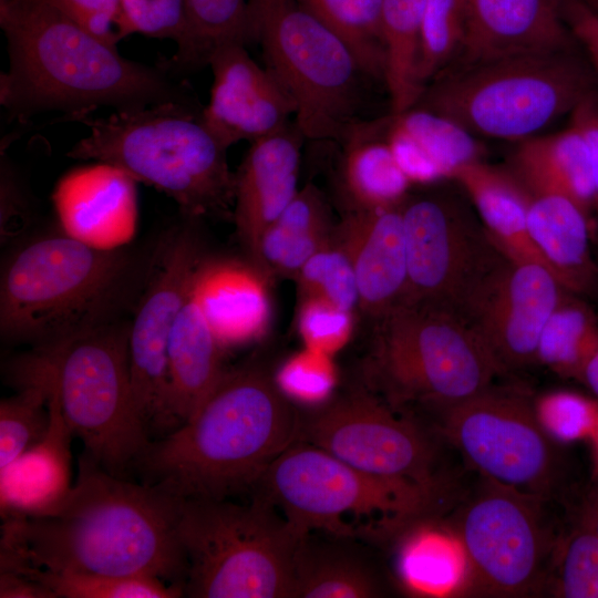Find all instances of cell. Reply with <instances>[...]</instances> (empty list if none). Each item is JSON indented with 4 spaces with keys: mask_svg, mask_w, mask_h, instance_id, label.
Masks as SVG:
<instances>
[{
    "mask_svg": "<svg viewBox=\"0 0 598 598\" xmlns=\"http://www.w3.org/2000/svg\"><path fill=\"white\" fill-rule=\"evenodd\" d=\"M181 501L84 457L71 492L53 513L3 519L0 559L55 571L152 577L184 594Z\"/></svg>",
    "mask_w": 598,
    "mask_h": 598,
    "instance_id": "6da1fadb",
    "label": "cell"
},
{
    "mask_svg": "<svg viewBox=\"0 0 598 598\" xmlns=\"http://www.w3.org/2000/svg\"><path fill=\"white\" fill-rule=\"evenodd\" d=\"M0 25L9 54L0 104L9 120L60 111L78 121L102 106L131 111L198 103L164 63L152 66L122 56L116 45L43 0H7L0 4Z\"/></svg>",
    "mask_w": 598,
    "mask_h": 598,
    "instance_id": "7a4b0ae2",
    "label": "cell"
},
{
    "mask_svg": "<svg viewBox=\"0 0 598 598\" xmlns=\"http://www.w3.org/2000/svg\"><path fill=\"white\" fill-rule=\"evenodd\" d=\"M301 419L257 364L225 370L196 412L151 441L136 470L143 483L181 498H231L254 491L299 439Z\"/></svg>",
    "mask_w": 598,
    "mask_h": 598,
    "instance_id": "3957f363",
    "label": "cell"
},
{
    "mask_svg": "<svg viewBox=\"0 0 598 598\" xmlns=\"http://www.w3.org/2000/svg\"><path fill=\"white\" fill-rule=\"evenodd\" d=\"M199 103L168 102L76 122L89 134L68 156L116 166L173 198L185 217L234 215L236 174L204 125Z\"/></svg>",
    "mask_w": 598,
    "mask_h": 598,
    "instance_id": "277c9868",
    "label": "cell"
},
{
    "mask_svg": "<svg viewBox=\"0 0 598 598\" xmlns=\"http://www.w3.org/2000/svg\"><path fill=\"white\" fill-rule=\"evenodd\" d=\"M131 271L122 247L96 248L65 233L33 240L2 271L1 336L44 350L107 323Z\"/></svg>",
    "mask_w": 598,
    "mask_h": 598,
    "instance_id": "5b68a950",
    "label": "cell"
},
{
    "mask_svg": "<svg viewBox=\"0 0 598 598\" xmlns=\"http://www.w3.org/2000/svg\"><path fill=\"white\" fill-rule=\"evenodd\" d=\"M443 487L377 476L297 441L266 470L255 487L301 533L389 538L431 517Z\"/></svg>",
    "mask_w": 598,
    "mask_h": 598,
    "instance_id": "8992f818",
    "label": "cell"
},
{
    "mask_svg": "<svg viewBox=\"0 0 598 598\" xmlns=\"http://www.w3.org/2000/svg\"><path fill=\"white\" fill-rule=\"evenodd\" d=\"M595 84L592 68L574 49L525 53L442 71L414 106L473 135L522 142L571 113Z\"/></svg>",
    "mask_w": 598,
    "mask_h": 598,
    "instance_id": "52a82bcc",
    "label": "cell"
},
{
    "mask_svg": "<svg viewBox=\"0 0 598 598\" xmlns=\"http://www.w3.org/2000/svg\"><path fill=\"white\" fill-rule=\"evenodd\" d=\"M184 596L293 598L295 557L306 536L265 498H182Z\"/></svg>",
    "mask_w": 598,
    "mask_h": 598,
    "instance_id": "ba28073f",
    "label": "cell"
},
{
    "mask_svg": "<svg viewBox=\"0 0 598 598\" xmlns=\"http://www.w3.org/2000/svg\"><path fill=\"white\" fill-rule=\"evenodd\" d=\"M248 42L296 105L306 140L337 141L360 121L362 70L349 44L297 0H248Z\"/></svg>",
    "mask_w": 598,
    "mask_h": 598,
    "instance_id": "9c48e42d",
    "label": "cell"
},
{
    "mask_svg": "<svg viewBox=\"0 0 598 598\" xmlns=\"http://www.w3.org/2000/svg\"><path fill=\"white\" fill-rule=\"evenodd\" d=\"M128 327L107 322L39 353L84 457L121 477L151 443L133 400Z\"/></svg>",
    "mask_w": 598,
    "mask_h": 598,
    "instance_id": "30bf717a",
    "label": "cell"
},
{
    "mask_svg": "<svg viewBox=\"0 0 598 598\" xmlns=\"http://www.w3.org/2000/svg\"><path fill=\"white\" fill-rule=\"evenodd\" d=\"M375 321L372 365L394 401L444 406L486 389L502 372L454 312L400 301Z\"/></svg>",
    "mask_w": 598,
    "mask_h": 598,
    "instance_id": "8fae6325",
    "label": "cell"
},
{
    "mask_svg": "<svg viewBox=\"0 0 598 598\" xmlns=\"http://www.w3.org/2000/svg\"><path fill=\"white\" fill-rule=\"evenodd\" d=\"M401 209L408 281L400 301L431 306L458 316L505 254L477 213L475 215L455 195L409 194Z\"/></svg>",
    "mask_w": 598,
    "mask_h": 598,
    "instance_id": "7c38bea8",
    "label": "cell"
},
{
    "mask_svg": "<svg viewBox=\"0 0 598 598\" xmlns=\"http://www.w3.org/2000/svg\"><path fill=\"white\" fill-rule=\"evenodd\" d=\"M442 432L483 478L546 499L560 473L557 444L522 390L495 386L442 406Z\"/></svg>",
    "mask_w": 598,
    "mask_h": 598,
    "instance_id": "4fadbf2b",
    "label": "cell"
},
{
    "mask_svg": "<svg viewBox=\"0 0 598 598\" xmlns=\"http://www.w3.org/2000/svg\"><path fill=\"white\" fill-rule=\"evenodd\" d=\"M538 497L485 480L452 526L460 536L472 570V592L524 597L547 580L551 545Z\"/></svg>",
    "mask_w": 598,
    "mask_h": 598,
    "instance_id": "5bb4252c",
    "label": "cell"
},
{
    "mask_svg": "<svg viewBox=\"0 0 598 598\" xmlns=\"http://www.w3.org/2000/svg\"><path fill=\"white\" fill-rule=\"evenodd\" d=\"M206 258L190 224L173 228L154 254L128 327L133 400L151 441L168 432V339Z\"/></svg>",
    "mask_w": 598,
    "mask_h": 598,
    "instance_id": "9a60e30c",
    "label": "cell"
},
{
    "mask_svg": "<svg viewBox=\"0 0 598 598\" xmlns=\"http://www.w3.org/2000/svg\"><path fill=\"white\" fill-rule=\"evenodd\" d=\"M298 441L377 476L443 487L426 435L368 394L343 398L301 420Z\"/></svg>",
    "mask_w": 598,
    "mask_h": 598,
    "instance_id": "2e32d148",
    "label": "cell"
},
{
    "mask_svg": "<svg viewBox=\"0 0 598 598\" xmlns=\"http://www.w3.org/2000/svg\"><path fill=\"white\" fill-rule=\"evenodd\" d=\"M567 291L548 267L505 255L458 317L502 372L520 369L536 362L543 328Z\"/></svg>",
    "mask_w": 598,
    "mask_h": 598,
    "instance_id": "e0dca14e",
    "label": "cell"
},
{
    "mask_svg": "<svg viewBox=\"0 0 598 598\" xmlns=\"http://www.w3.org/2000/svg\"><path fill=\"white\" fill-rule=\"evenodd\" d=\"M207 65L214 81L200 118L225 148L239 141L251 143L291 122L293 101L272 73L251 59L245 43L215 48Z\"/></svg>",
    "mask_w": 598,
    "mask_h": 598,
    "instance_id": "ac0fdd59",
    "label": "cell"
},
{
    "mask_svg": "<svg viewBox=\"0 0 598 598\" xmlns=\"http://www.w3.org/2000/svg\"><path fill=\"white\" fill-rule=\"evenodd\" d=\"M465 7L462 50L443 71L511 55L574 49L563 0H465Z\"/></svg>",
    "mask_w": 598,
    "mask_h": 598,
    "instance_id": "d6986e66",
    "label": "cell"
},
{
    "mask_svg": "<svg viewBox=\"0 0 598 598\" xmlns=\"http://www.w3.org/2000/svg\"><path fill=\"white\" fill-rule=\"evenodd\" d=\"M305 140L296 122H289L281 130L251 142L235 173L233 219L254 265L264 231L300 189L298 179Z\"/></svg>",
    "mask_w": 598,
    "mask_h": 598,
    "instance_id": "ffe728a7",
    "label": "cell"
},
{
    "mask_svg": "<svg viewBox=\"0 0 598 598\" xmlns=\"http://www.w3.org/2000/svg\"><path fill=\"white\" fill-rule=\"evenodd\" d=\"M135 184L127 173L102 162L65 174L53 193L63 233L101 249L125 246L137 223Z\"/></svg>",
    "mask_w": 598,
    "mask_h": 598,
    "instance_id": "44dd1931",
    "label": "cell"
},
{
    "mask_svg": "<svg viewBox=\"0 0 598 598\" xmlns=\"http://www.w3.org/2000/svg\"><path fill=\"white\" fill-rule=\"evenodd\" d=\"M337 243L351 259L359 308L377 319L405 291L408 264L401 206L346 210L334 229Z\"/></svg>",
    "mask_w": 598,
    "mask_h": 598,
    "instance_id": "7402d4cb",
    "label": "cell"
},
{
    "mask_svg": "<svg viewBox=\"0 0 598 598\" xmlns=\"http://www.w3.org/2000/svg\"><path fill=\"white\" fill-rule=\"evenodd\" d=\"M44 371L50 386V424L39 442L0 467L3 519L49 515L60 507L73 486L70 451L73 434Z\"/></svg>",
    "mask_w": 598,
    "mask_h": 598,
    "instance_id": "603a6c76",
    "label": "cell"
},
{
    "mask_svg": "<svg viewBox=\"0 0 598 598\" xmlns=\"http://www.w3.org/2000/svg\"><path fill=\"white\" fill-rule=\"evenodd\" d=\"M252 262L206 258L193 292L220 346H239L260 338L270 323L267 281Z\"/></svg>",
    "mask_w": 598,
    "mask_h": 598,
    "instance_id": "cb8c5ba5",
    "label": "cell"
},
{
    "mask_svg": "<svg viewBox=\"0 0 598 598\" xmlns=\"http://www.w3.org/2000/svg\"><path fill=\"white\" fill-rule=\"evenodd\" d=\"M383 137L412 185L452 179L460 167L482 161L485 152L462 125L420 106L385 116Z\"/></svg>",
    "mask_w": 598,
    "mask_h": 598,
    "instance_id": "d4e9b609",
    "label": "cell"
},
{
    "mask_svg": "<svg viewBox=\"0 0 598 598\" xmlns=\"http://www.w3.org/2000/svg\"><path fill=\"white\" fill-rule=\"evenodd\" d=\"M523 185L528 198V231L535 246L568 291H591L598 280L589 244L591 214L561 192Z\"/></svg>",
    "mask_w": 598,
    "mask_h": 598,
    "instance_id": "484cf974",
    "label": "cell"
},
{
    "mask_svg": "<svg viewBox=\"0 0 598 598\" xmlns=\"http://www.w3.org/2000/svg\"><path fill=\"white\" fill-rule=\"evenodd\" d=\"M221 348L192 287L168 339L167 434L184 424L217 384L225 371Z\"/></svg>",
    "mask_w": 598,
    "mask_h": 598,
    "instance_id": "4316f807",
    "label": "cell"
},
{
    "mask_svg": "<svg viewBox=\"0 0 598 598\" xmlns=\"http://www.w3.org/2000/svg\"><path fill=\"white\" fill-rule=\"evenodd\" d=\"M343 152L339 186L347 210L401 206L412 183L383 137V117L358 121L337 140Z\"/></svg>",
    "mask_w": 598,
    "mask_h": 598,
    "instance_id": "83f0119b",
    "label": "cell"
},
{
    "mask_svg": "<svg viewBox=\"0 0 598 598\" xmlns=\"http://www.w3.org/2000/svg\"><path fill=\"white\" fill-rule=\"evenodd\" d=\"M395 569L403 587L421 597H455L472 592L466 549L452 525L423 518L400 534Z\"/></svg>",
    "mask_w": 598,
    "mask_h": 598,
    "instance_id": "f1b7e54d",
    "label": "cell"
},
{
    "mask_svg": "<svg viewBox=\"0 0 598 598\" xmlns=\"http://www.w3.org/2000/svg\"><path fill=\"white\" fill-rule=\"evenodd\" d=\"M452 179L465 190L487 233L506 256L549 268L528 231L527 190L509 167L476 161L460 167Z\"/></svg>",
    "mask_w": 598,
    "mask_h": 598,
    "instance_id": "f546056e",
    "label": "cell"
},
{
    "mask_svg": "<svg viewBox=\"0 0 598 598\" xmlns=\"http://www.w3.org/2000/svg\"><path fill=\"white\" fill-rule=\"evenodd\" d=\"M336 225L324 193L312 183L306 184L264 231L256 267L269 279H295L315 254L333 241Z\"/></svg>",
    "mask_w": 598,
    "mask_h": 598,
    "instance_id": "4dcf8cb0",
    "label": "cell"
},
{
    "mask_svg": "<svg viewBox=\"0 0 598 598\" xmlns=\"http://www.w3.org/2000/svg\"><path fill=\"white\" fill-rule=\"evenodd\" d=\"M511 171L525 184L561 192L588 213L595 210V190L588 153L579 132L563 131L519 142Z\"/></svg>",
    "mask_w": 598,
    "mask_h": 598,
    "instance_id": "1f68e13d",
    "label": "cell"
},
{
    "mask_svg": "<svg viewBox=\"0 0 598 598\" xmlns=\"http://www.w3.org/2000/svg\"><path fill=\"white\" fill-rule=\"evenodd\" d=\"M307 534L295 557L293 598H372L381 594L370 567L343 548Z\"/></svg>",
    "mask_w": 598,
    "mask_h": 598,
    "instance_id": "d6a6232c",
    "label": "cell"
},
{
    "mask_svg": "<svg viewBox=\"0 0 598 598\" xmlns=\"http://www.w3.org/2000/svg\"><path fill=\"white\" fill-rule=\"evenodd\" d=\"M424 4L425 0H382L383 80L392 114L413 107L424 91L416 78Z\"/></svg>",
    "mask_w": 598,
    "mask_h": 598,
    "instance_id": "836d02e7",
    "label": "cell"
},
{
    "mask_svg": "<svg viewBox=\"0 0 598 598\" xmlns=\"http://www.w3.org/2000/svg\"><path fill=\"white\" fill-rule=\"evenodd\" d=\"M567 291L540 333L536 362L556 374L579 380L598 347V320L589 306Z\"/></svg>",
    "mask_w": 598,
    "mask_h": 598,
    "instance_id": "e575fe53",
    "label": "cell"
},
{
    "mask_svg": "<svg viewBox=\"0 0 598 598\" xmlns=\"http://www.w3.org/2000/svg\"><path fill=\"white\" fill-rule=\"evenodd\" d=\"M17 571L43 586L51 598H176L183 588L152 577H115L55 571L13 560L0 561V571Z\"/></svg>",
    "mask_w": 598,
    "mask_h": 598,
    "instance_id": "d590c367",
    "label": "cell"
},
{
    "mask_svg": "<svg viewBox=\"0 0 598 598\" xmlns=\"http://www.w3.org/2000/svg\"><path fill=\"white\" fill-rule=\"evenodd\" d=\"M351 48L364 73L383 79L382 0H297Z\"/></svg>",
    "mask_w": 598,
    "mask_h": 598,
    "instance_id": "8d00e7d4",
    "label": "cell"
},
{
    "mask_svg": "<svg viewBox=\"0 0 598 598\" xmlns=\"http://www.w3.org/2000/svg\"><path fill=\"white\" fill-rule=\"evenodd\" d=\"M49 398V381L35 358L27 365L20 392L0 403V467L44 436L50 424Z\"/></svg>",
    "mask_w": 598,
    "mask_h": 598,
    "instance_id": "74e56055",
    "label": "cell"
},
{
    "mask_svg": "<svg viewBox=\"0 0 598 598\" xmlns=\"http://www.w3.org/2000/svg\"><path fill=\"white\" fill-rule=\"evenodd\" d=\"M187 6L188 45L165 61L173 72L206 65L212 51L224 43H248V0H187Z\"/></svg>",
    "mask_w": 598,
    "mask_h": 598,
    "instance_id": "f35d334b",
    "label": "cell"
},
{
    "mask_svg": "<svg viewBox=\"0 0 598 598\" xmlns=\"http://www.w3.org/2000/svg\"><path fill=\"white\" fill-rule=\"evenodd\" d=\"M465 33V0H425L416 64L423 89L457 58Z\"/></svg>",
    "mask_w": 598,
    "mask_h": 598,
    "instance_id": "ab89813d",
    "label": "cell"
},
{
    "mask_svg": "<svg viewBox=\"0 0 598 598\" xmlns=\"http://www.w3.org/2000/svg\"><path fill=\"white\" fill-rule=\"evenodd\" d=\"M550 592L561 598H598V535L581 518L554 550Z\"/></svg>",
    "mask_w": 598,
    "mask_h": 598,
    "instance_id": "60d3db41",
    "label": "cell"
},
{
    "mask_svg": "<svg viewBox=\"0 0 598 598\" xmlns=\"http://www.w3.org/2000/svg\"><path fill=\"white\" fill-rule=\"evenodd\" d=\"M300 298L323 299L343 310L359 308L360 296L353 265L336 238L315 254L295 279Z\"/></svg>",
    "mask_w": 598,
    "mask_h": 598,
    "instance_id": "b9f144b4",
    "label": "cell"
},
{
    "mask_svg": "<svg viewBox=\"0 0 598 598\" xmlns=\"http://www.w3.org/2000/svg\"><path fill=\"white\" fill-rule=\"evenodd\" d=\"M136 33L173 40L183 53L190 37L187 0H120L117 39Z\"/></svg>",
    "mask_w": 598,
    "mask_h": 598,
    "instance_id": "7bdbcfd3",
    "label": "cell"
},
{
    "mask_svg": "<svg viewBox=\"0 0 598 598\" xmlns=\"http://www.w3.org/2000/svg\"><path fill=\"white\" fill-rule=\"evenodd\" d=\"M537 423L557 445L588 440L598 420V400L570 390H554L533 400Z\"/></svg>",
    "mask_w": 598,
    "mask_h": 598,
    "instance_id": "ee69618b",
    "label": "cell"
},
{
    "mask_svg": "<svg viewBox=\"0 0 598 598\" xmlns=\"http://www.w3.org/2000/svg\"><path fill=\"white\" fill-rule=\"evenodd\" d=\"M274 380L290 401L319 404L331 395L337 373L331 355L305 348L280 365Z\"/></svg>",
    "mask_w": 598,
    "mask_h": 598,
    "instance_id": "f6af8a7d",
    "label": "cell"
},
{
    "mask_svg": "<svg viewBox=\"0 0 598 598\" xmlns=\"http://www.w3.org/2000/svg\"><path fill=\"white\" fill-rule=\"evenodd\" d=\"M297 328L306 348L332 355L351 337L353 312L320 298H300Z\"/></svg>",
    "mask_w": 598,
    "mask_h": 598,
    "instance_id": "bcb514c9",
    "label": "cell"
},
{
    "mask_svg": "<svg viewBox=\"0 0 598 598\" xmlns=\"http://www.w3.org/2000/svg\"><path fill=\"white\" fill-rule=\"evenodd\" d=\"M103 41L116 45L120 0H43Z\"/></svg>",
    "mask_w": 598,
    "mask_h": 598,
    "instance_id": "7dc6e473",
    "label": "cell"
},
{
    "mask_svg": "<svg viewBox=\"0 0 598 598\" xmlns=\"http://www.w3.org/2000/svg\"><path fill=\"white\" fill-rule=\"evenodd\" d=\"M563 13L574 39L584 47L598 76V12L584 0H563Z\"/></svg>",
    "mask_w": 598,
    "mask_h": 598,
    "instance_id": "c3c4849f",
    "label": "cell"
},
{
    "mask_svg": "<svg viewBox=\"0 0 598 598\" xmlns=\"http://www.w3.org/2000/svg\"><path fill=\"white\" fill-rule=\"evenodd\" d=\"M573 125L585 143L592 175L595 210L598 212V95L588 94L570 113Z\"/></svg>",
    "mask_w": 598,
    "mask_h": 598,
    "instance_id": "681fc988",
    "label": "cell"
},
{
    "mask_svg": "<svg viewBox=\"0 0 598 598\" xmlns=\"http://www.w3.org/2000/svg\"><path fill=\"white\" fill-rule=\"evenodd\" d=\"M13 173L1 157V235L9 236L17 233L25 219L27 204L23 200Z\"/></svg>",
    "mask_w": 598,
    "mask_h": 598,
    "instance_id": "f907efd6",
    "label": "cell"
},
{
    "mask_svg": "<svg viewBox=\"0 0 598 598\" xmlns=\"http://www.w3.org/2000/svg\"><path fill=\"white\" fill-rule=\"evenodd\" d=\"M1 598H51L48 590L35 580L17 571H0Z\"/></svg>",
    "mask_w": 598,
    "mask_h": 598,
    "instance_id": "816d5d0a",
    "label": "cell"
},
{
    "mask_svg": "<svg viewBox=\"0 0 598 598\" xmlns=\"http://www.w3.org/2000/svg\"><path fill=\"white\" fill-rule=\"evenodd\" d=\"M592 480L594 485L587 495L580 518L598 535V476Z\"/></svg>",
    "mask_w": 598,
    "mask_h": 598,
    "instance_id": "f5cc1de1",
    "label": "cell"
},
{
    "mask_svg": "<svg viewBox=\"0 0 598 598\" xmlns=\"http://www.w3.org/2000/svg\"><path fill=\"white\" fill-rule=\"evenodd\" d=\"M579 380L589 388L598 400V347L584 365Z\"/></svg>",
    "mask_w": 598,
    "mask_h": 598,
    "instance_id": "db71d44e",
    "label": "cell"
},
{
    "mask_svg": "<svg viewBox=\"0 0 598 598\" xmlns=\"http://www.w3.org/2000/svg\"><path fill=\"white\" fill-rule=\"evenodd\" d=\"M591 446V458H592V478L598 476V420L594 427V431L588 439Z\"/></svg>",
    "mask_w": 598,
    "mask_h": 598,
    "instance_id": "11a10c76",
    "label": "cell"
},
{
    "mask_svg": "<svg viewBox=\"0 0 598 598\" xmlns=\"http://www.w3.org/2000/svg\"><path fill=\"white\" fill-rule=\"evenodd\" d=\"M586 3H588L594 10L598 12V0H588Z\"/></svg>",
    "mask_w": 598,
    "mask_h": 598,
    "instance_id": "9f6ffc18",
    "label": "cell"
},
{
    "mask_svg": "<svg viewBox=\"0 0 598 598\" xmlns=\"http://www.w3.org/2000/svg\"><path fill=\"white\" fill-rule=\"evenodd\" d=\"M7 0H0V4L4 3Z\"/></svg>",
    "mask_w": 598,
    "mask_h": 598,
    "instance_id": "6f0895ef",
    "label": "cell"
},
{
    "mask_svg": "<svg viewBox=\"0 0 598 598\" xmlns=\"http://www.w3.org/2000/svg\"><path fill=\"white\" fill-rule=\"evenodd\" d=\"M585 2H587L588 0H584Z\"/></svg>",
    "mask_w": 598,
    "mask_h": 598,
    "instance_id": "680465c9",
    "label": "cell"
}]
</instances>
